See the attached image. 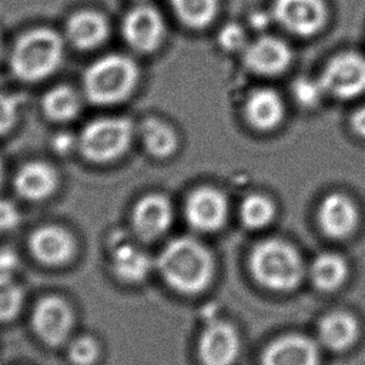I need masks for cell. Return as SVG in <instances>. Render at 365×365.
Listing matches in <instances>:
<instances>
[{"instance_id":"obj_5","label":"cell","mask_w":365,"mask_h":365,"mask_svg":"<svg viewBox=\"0 0 365 365\" xmlns=\"http://www.w3.org/2000/svg\"><path fill=\"white\" fill-rule=\"evenodd\" d=\"M131 135L130 120L100 118L86 125L80 137V147L83 154L93 161H110L127 150Z\"/></svg>"},{"instance_id":"obj_18","label":"cell","mask_w":365,"mask_h":365,"mask_svg":"<svg viewBox=\"0 0 365 365\" xmlns=\"http://www.w3.org/2000/svg\"><path fill=\"white\" fill-rule=\"evenodd\" d=\"M14 185L17 192L31 201H38L48 197L56 185V171L44 163H30L20 168L16 175Z\"/></svg>"},{"instance_id":"obj_16","label":"cell","mask_w":365,"mask_h":365,"mask_svg":"<svg viewBox=\"0 0 365 365\" xmlns=\"http://www.w3.org/2000/svg\"><path fill=\"white\" fill-rule=\"evenodd\" d=\"M30 250L40 262L60 265L71 258L74 241L64 228L46 225L36 230L30 237Z\"/></svg>"},{"instance_id":"obj_2","label":"cell","mask_w":365,"mask_h":365,"mask_svg":"<svg viewBox=\"0 0 365 365\" xmlns=\"http://www.w3.org/2000/svg\"><path fill=\"white\" fill-rule=\"evenodd\" d=\"M250 267L258 284L277 292L295 289L304 277L299 252L291 244L275 238L265 240L254 247Z\"/></svg>"},{"instance_id":"obj_7","label":"cell","mask_w":365,"mask_h":365,"mask_svg":"<svg viewBox=\"0 0 365 365\" xmlns=\"http://www.w3.org/2000/svg\"><path fill=\"white\" fill-rule=\"evenodd\" d=\"M31 324L41 341L51 346L63 344L73 325L70 305L58 297H46L34 308Z\"/></svg>"},{"instance_id":"obj_27","label":"cell","mask_w":365,"mask_h":365,"mask_svg":"<svg viewBox=\"0 0 365 365\" xmlns=\"http://www.w3.org/2000/svg\"><path fill=\"white\" fill-rule=\"evenodd\" d=\"M23 305L21 288L6 275H0V321L13 319Z\"/></svg>"},{"instance_id":"obj_30","label":"cell","mask_w":365,"mask_h":365,"mask_svg":"<svg viewBox=\"0 0 365 365\" xmlns=\"http://www.w3.org/2000/svg\"><path fill=\"white\" fill-rule=\"evenodd\" d=\"M218 41L220 44L230 51H235L244 47L245 44V33L244 30L235 24V23H228L225 24L220 33H218Z\"/></svg>"},{"instance_id":"obj_8","label":"cell","mask_w":365,"mask_h":365,"mask_svg":"<svg viewBox=\"0 0 365 365\" xmlns=\"http://www.w3.org/2000/svg\"><path fill=\"white\" fill-rule=\"evenodd\" d=\"M322 0H275L274 17L288 31L298 36L317 33L325 21Z\"/></svg>"},{"instance_id":"obj_11","label":"cell","mask_w":365,"mask_h":365,"mask_svg":"<svg viewBox=\"0 0 365 365\" xmlns=\"http://www.w3.org/2000/svg\"><path fill=\"white\" fill-rule=\"evenodd\" d=\"M123 34L133 48L148 53L160 46L164 36V21L155 9L138 6L125 16Z\"/></svg>"},{"instance_id":"obj_15","label":"cell","mask_w":365,"mask_h":365,"mask_svg":"<svg viewBox=\"0 0 365 365\" xmlns=\"http://www.w3.org/2000/svg\"><path fill=\"white\" fill-rule=\"evenodd\" d=\"M173 221V207L168 198L151 194L141 198L133 212V224L144 240H154L164 234Z\"/></svg>"},{"instance_id":"obj_14","label":"cell","mask_w":365,"mask_h":365,"mask_svg":"<svg viewBox=\"0 0 365 365\" xmlns=\"http://www.w3.org/2000/svg\"><path fill=\"white\" fill-rule=\"evenodd\" d=\"M244 60L252 71L264 76H274L288 67L291 50L282 40L272 36H264L247 46Z\"/></svg>"},{"instance_id":"obj_33","label":"cell","mask_w":365,"mask_h":365,"mask_svg":"<svg viewBox=\"0 0 365 365\" xmlns=\"http://www.w3.org/2000/svg\"><path fill=\"white\" fill-rule=\"evenodd\" d=\"M17 265V257L9 250H0V275L10 277V272L14 271Z\"/></svg>"},{"instance_id":"obj_13","label":"cell","mask_w":365,"mask_h":365,"mask_svg":"<svg viewBox=\"0 0 365 365\" xmlns=\"http://www.w3.org/2000/svg\"><path fill=\"white\" fill-rule=\"evenodd\" d=\"M321 230L331 238H346L358 225V208L351 198L341 192L329 194L318 211Z\"/></svg>"},{"instance_id":"obj_17","label":"cell","mask_w":365,"mask_h":365,"mask_svg":"<svg viewBox=\"0 0 365 365\" xmlns=\"http://www.w3.org/2000/svg\"><path fill=\"white\" fill-rule=\"evenodd\" d=\"M359 335V324L354 315L335 311L325 315L318 327V336L324 346L341 352L351 348Z\"/></svg>"},{"instance_id":"obj_31","label":"cell","mask_w":365,"mask_h":365,"mask_svg":"<svg viewBox=\"0 0 365 365\" xmlns=\"http://www.w3.org/2000/svg\"><path fill=\"white\" fill-rule=\"evenodd\" d=\"M19 110V98L0 94V134L11 128Z\"/></svg>"},{"instance_id":"obj_6","label":"cell","mask_w":365,"mask_h":365,"mask_svg":"<svg viewBox=\"0 0 365 365\" xmlns=\"http://www.w3.org/2000/svg\"><path fill=\"white\" fill-rule=\"evenodd\" d=\"M324 91L351 98L365 91V58L356 53H342L334 57L325 67L321 80Z\"/></svg>"},{"instance_id":"obj_34","label":"cell","mask_w":365,"mask_h":365,"mask_svg":"<svg viewBox=\"0 0 365 365\" xmlns=\"http://www.w3.org/2000/svg\"><path fill=\"white\" fill-rule=\"evenodd\" d=\"M352 127H354V130H355L359 135L365 137V107L359 108V110L352 115Z\"/></svg>"},{"instance_id":"obj_28","label":"cell","mask_w":365,"mask_h":365,"mask_svg":"<svg viewBox=\"0 0 365 365\" xmlns=\"http://www.w3.org/2000/svg\"><path fill=\"white\" fill-rule=\"evenodd\" d=\"M98 355L100 346L91 336H80L68 348V359L73 365H93Z\"/></svg>"},{"instance_id":"obj_9","label":"cell","mask_w":365,"mask_h":365,"mask_svg":"<svg viewBox=\"0 0 365 365\" xmlns=\"http://www.w3.org/2000/svg\"><path fill=\"white\" fill-rule=\"evenodd\" d=\"M240 336L235 328L222 321L210 324L198 341L202 365H232L240 354Z\"/></svg>"},{"instance_id":"obj_35","label":"cell","mask_w":365,"mask_h":365,"mask_svg":"<svg viewBox=\"0 0 365 365\" xmlns=\"http://www.w3.org/2000/svg\"><path fill=\"white\" fill-rule=\"evenodd\" d=\"M53 144H54V148H56L57 151L64 153V151H67V150L71 148L73 140H71V137L67 135V134H60V135H57V137L54 138V143H53Z\"/></svg>"},{"instance_id":"obj_19","label":"cell","mask_w":365,"mask_h":365,"mask_svg":"<svg viewBox=\"0 0 365 365\" xmlns=\"http://www.w3.org/2000/svg\"><path fill=\"white\" fill-rule=\"evenodd\" d=\"M108 27L106 19L90 10L78 11L67 23V37L78 48H91L98 46L107 36Z\"/></svg>"},{"instance_id":"obj_26","label":"cell","mask_w":365,"mask_h":365,"mask_svg":"<svg viewBox=\"0 0 365 365\" xmlns=\"http://www.w3.org/2000/svg\"><path fill=\"white\" fill-rule=\"evenodd\" d=\"M275 215V205L272 201L261 194L247 197L241 205V220L245 227L258 230L267 227Z\"/></svg>"},{"instance_id":"obj_20","label":"cell","mask_w":365,"mask_h":365,"mask_svg":"<svg viewBox=\"0 0 365 365\" xmlns=\"http://www.w3.org/2000/svg\"><path fill=\"white\" fill-rule=\"evenodd\" d=\"M245 113L252 125L259 130H269L281 121L284 106L274 90L259 88L248 98Z\"/></svg>"},{"instance_id":"obj_25","label":"cell","mask_w":365,"mask_h":365,"mask_svg":"<svg viewBox=\"0 0 365 365\" xmlns=\"http://www.w3.org/2000/svg\"><path fill=\"white\" fill-rule=\"evenodd\" d=\"M171 4L180 20L194 29L210 24L218 10V0H171Z\"/></svg>"},{"instance_id":"obj_22","label":"cell","mask_w":365,"mask_h":365,"mask_svg":"<svg viewBox=\"0 0 365 365\" xmlns=\"http://www.w3.org/2000/svg\"><path fill=\"white\" fill-rule=\"evenodd\" d=\"M314 285L324 292H332L341 288L348 278V264L344 257L335 252L319 254L309 271Z\"/></svg>"},{"instance_id":"obj_10","label":"cell","mask_w":365,"mask_h":365,"mask_svg":"<svg viewBox=\"0 0 365 365\" xmlns=\"http://www.w3.org/2000/svg\"><path fill=\"white\" fill-rule=\"evenodd\" d=\"M185 215L192 228L202 232L217 231L228 217L227 198L214 188L195 190L187 200Z\"/></svg>"},{"instance_id":"obj_21","label":"cell","mask_w":365,"mask_h":365,"mask_svg":"<svg viewBox=\"0 0 365 365\" xmlns=\"http://www.w3.org/2000/svg\"><path fill=\"white\" fill-rule=\"evenodd\" d=\"M111 265L114 274L120 279L134 284L143 281L148 275L151 259L143 250L131 244H123L113 250Z\"/></svg>"},{"instance_id":"obj_29","label":"cell","mask_w":365,"mask_h":365,"mask_svg":"<svg viewBox=\"0 0 365 365\" xmlns=\"http://www.w3.org/2000/svg\"><path fill=\"white\" fill-rule=\"evenodd\" d=\"M292 90H294V96H295L297 101L307 107L315 106L321 100L322 93H324L321 83L309 80V78H298L294 83Z\"/></svg>"},{"instance_id":"obj_37","label":"cell","mask_w":365,"mask_h":365,"mask_svg":"<svg viewBox=\"0 0 365 365\" xmlns=\"http://www.w3.org/2000/svg\"><path fill=\"white\" fill-rule=\"evenodd\" d=\"M1 175H3V168H1V163H0V182H1Z\"/></svg>"},{"instance_id":"obj_4","label":"cell","mask_w":365,"mask_h":365,"mask_svg":"<svg viewBox=\"0 0 365 365\" xmlns=\"http://www.w3.org/2000/svg\"><path fill=\"white\" fill-rule=\"evenodd\" d=\"M61 56L60 36L48 29H36L17 41L11 54V68L23 80H40L58 67Z\"/></svg>"},{"instance_id":"obj_36","label":"cell","mask_w":365,"mask_h":365,"mask_svg":"<svg viewBox=\"0 0 365 365\" xmlns=\"http://www.w3.org/2000/svg\"><path fill=\"white\" fill-rule=\"evenodd\" d=\"M268 21H269V19H268V16L265 14V13H254L252 16H251V24L254 26V27H257V29H264V27H267V24H268Z\"/></svg>"},{"instance_id":"obj_24","label":"cell","mask_w":365,"mask_h":365,"mask_svg":"<svg viewBox=\"0 0 365 365\" xmlns=\"http://www.w3.org/2000/svg\"><path fill=\"white\" fill-rule=\"evenodd\" d=\"M141 135L147 151L154 157H167L177 147L175 133L165 123L154 118L143 123Z\"/></svg>"},{"instance_id":"obj_12","label":"cell","mask_w":365,"mask_h":365,"mask_svg":"<svg viewBox=\"0 0 365 365\" xmlns=\"http://www.w3.org/2000/svg\"><path fill=\"white\" fill-rule=\"evenodd\" d=\"M262 365H319V349L304 335H284L267 346Z\"/></svg>"},{"instance_id":"obj_3","label":"cell","mask_w":365,"mask_h":365,"mask_svg":"<svg viewBox=\"0 0 365 365\" xmlns=\"http://www.w3.org/2000/svg\"><path fill=\"white\" fill-rule=\"evenodd\" d=\"M138 78L135 63L121 54H110L94 61L84 74L87 97L98 104H111L127 97Z\"/></svg>"},{"instance_id":"obj_23","label":"cell","mask_w":365,"mask_h":365,"mask_svg":"<svg viewBox=\"0 0 365 365\" xmlns=\"http://www.w3.org/2000/svg\"><path fill=\"white\" fill-rule=\"evenodd\" d=\"M43 110L51 120H70L80 110V98L73 88L67 86H57L44 96Z\"/></svg>"},{"instance_id":"obj_32","label":"cell","mask_w":365,"mask_h":365,"mask_svg":"<svg viewBox=\"0 0 365 365\" xmlns=\"http://www.w3.org/2000/svg\"><path fill=\"white\" fill-rule=\"evenodd\" d=\"M20 222V212L17 207L7 201L0 200V231H9L19 225Z\"/></svg>"},{"instance_id":"obj_1","label":"cell","mask_w":365,"mask_h":365,"mask_svg":"<svg viewBox=\"0 0 365 365\" xmlns=\"http://www.w3.org/2000/svg\"><path fill=\"white\" fill-rule=\"evenodd\" d=\"M157 267L165 282L185 295L202 292L214 275V258L210 250L188 237L168 242L158 257Z\"/></svg>"}]
</instances>
